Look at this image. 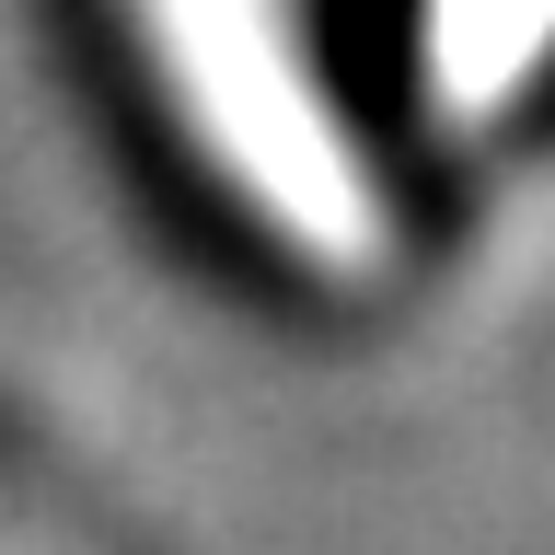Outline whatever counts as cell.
<instances>
[{"label": "cell", "mask_w": 555, "mask_h": 555, "mask_svg": "<svg viewBox=\"0 0 555 555\" xmlns=\"http://www.w3.org/2000/svg\"><path fill=\"white\" fill-rule=\"evenodd\" d=\"M555 47V0H428V81L451 116L509 104V81Z\"/></svg>", "instance_id": "obj_2"}, {"label": "cell", "mask_w": 555, "mask_h": 555, "mask_svg": "<svg viewBox=\"0 0 555 555\" xmlns=\"http://www.w3.org/2000/svg\"><path fill=\"white\" fill-rule=\"evenodd\" d=\"M128 12L173 116H197L208 163L232 173V197H255L267 232H289L301 255L347 267L371 243V197L336 151V116H324V81L289 35V0H128Z\"/></svg>", "instance_id": "obj_1"}]
</instances>
